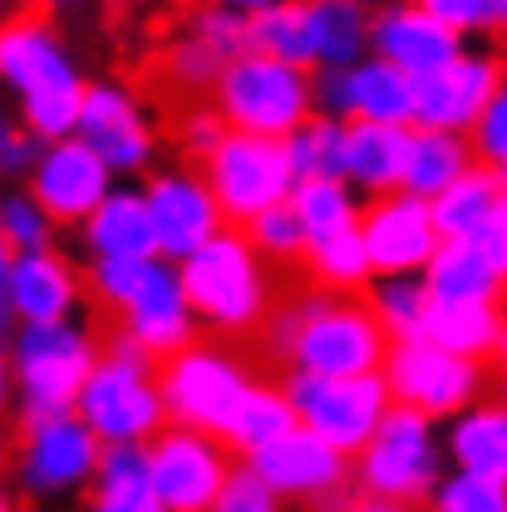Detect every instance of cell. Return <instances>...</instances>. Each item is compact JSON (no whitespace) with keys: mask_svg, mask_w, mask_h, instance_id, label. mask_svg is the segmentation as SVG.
Segmentation results:
<instances>
[{"mask_svg":"<svg viewBox=\"0 0 507 512\" xmlns=\"http://www.w3.org/2000/svg\"><path fill=\"white\" fill-rule=\"evenodd\" d=\"M256 335L261 350L291 375H365L380 370L389 350V335L370 316L365 296H335L320 286L276 301Z\"/></svg>","mask_w":507,"mask_h":512,"instance_id":"obj_1","label":"cell"},{"mask_svg":"<svg viewBox=\"0 0 507 512\" xmlns=\"http://www.w3.org/2000/svg\"><path fill=\"white\" fill-rule=\"evenodd\" d=\"M0 89L15 94L20 128H30L40 143L74 133L84 74L55 15L30 10V5L0 15Z\"/></svg>","mask_w":507,"mask_h":512,"instance_id":"obj_2","label":"cell"},{"mask_svg":"<svg viewBox=\"0 0 507 512\" xmlns=\"http://www.w3.org/2000/svg\"><path fill=\"white\" fill-rule=\"evenodd\" d=\"M173 266H178V281H183L197 330H212L217 340L256 335L266 311L276 306L271 266L252 252L242 227H217L202 247L178 256Z\"/></svg>","mask_w":507,"mask_h":512,"instance_id":"obj_3","label":"cell"},{"mask_svg":"<svg viewBox=\"0 0 507 512\" xmlns=\"http://www.w3.org/2000/svg\"><path fill=\"white\" fill-rule=\"evenodd\" d=\"M74 414L99 444H148L168 424L153 360L119 330L99 340V360L74 394Z\"/></svg>","mask_w":507,"mask_h":512,"instance_id":"obj_4","label":"cell"},{"mask_svg":"<svg viewBox=\"0 0 507 512\" xmlns=\"http://www.w3.org/2000/svg\"><path fill=\"white\" fill-rule=\"evenodd\" d=\"M94 360H99V335L79 320L15 325V335H5V370L20 419L69 414Z\"/></svg>","mask_w":507,"mask_h":512,"instance_id":"obj_5","label":"cell"},{"mask_svg":"<svg viewBox=\"0 0 507 512\" xmlns=\"http://www.w3.org/2000/svg\"><path fill=\"white\" fill-rule=\"evenodd\" d=\"M207 104L222 114V124L237 133H261V138H286L301 119L316 114L311 99V69L276 55L247 50L217 69Z\"/></svg>","mask_w":507,"mask_h":512,"instance_id":"obj_6","label":"cell"},{"mask_svg":"<svg viewBox=\"0 0 507 512\" xmlns=\"http://www.w3.org/2000/svg\"><path fill=\"white\" fill-rule=\"evenodd\" d=\"M444 468L448 463L439 424L404 404H389L375 434L350 458V483H355V493H370V498L424 503L429 488L444 478Z\"/></svg>","mask_w":507,"mask_h":512,"instance_id":"obj_7","label":"cell"},{"mask_svg":"<svg viewBox=\"0 0 507 512\" xmlns=\"http://www.w3.org/2000/svg\"><path fill=\"white\" fill-rule=\"evenodd\" d=\"M153 375H158V399H163L168 424L202 429V434H222L232 404L256 380L252 365L217 335L212 340H188L183 350L163 355L153 365Z\"/></svg>","mask_w":507,"mask_h":512,"instance_id":"obj_8","label":"cell"},{"mask_svg":"<svg viewBox=\"0 0 507 512\" xmlns=\"http://www.w3.org/2000/svg\"><path fill=\"white\" fill-rule=\"evenodd\" d=\"M493 370L498 365L439 350L419 335L389 340V350L380 360V380L389 389V404H404V409H414L434 424H444L458 409H468L473 399H483L493 389Z\"/></svg>","mask_w":507,"mask_h":512,"instance_id":"obj_9","label":"cell"},{"mask_svg":"<svg viewBox=\"0 0 507 512\" xmlns=\"http://www.w3.org/2000/svg\"><path fill=\"white\" fill-rule=\"evenodd\" d=\"M197 173H202V183H207V192H212V202H217V212H222L227 227H242L261 207L286 202V192L296 183L281 138L237 133V128H227L217 138V148L197 163Z\"/></svg>","mask_w":507,"mask_h":512,"instance_id":"obj_10","label":"cell"},{"mask_svg":"<svg viewBox=\"0 0 507 512\" xmlns=\"http://www.w3.org/2000/svg\"><path fill=\"white\" fill-rule=\"evenodd\" d=\"M286 399L296 409V424L311 429L316 439L355 458L360 444L375 434V424L389 409V389H384L380 370L365 375H286Z\"/></svg>","mask_w":507,"mask_h":512,"instance_id":"obj_11","label":"cell"},{"mask_svg":"<svg viewBox=\"0 0 507 512\" xmlns=\"http://www.w3.org/2000/svg\"><path fill=\"white\" fill-rule=\"evenodd\" d=\"M99 439L79 424V414H40L20 419V434L10 444L15 488L30 498H69L84 493L99 468Z\"/></svg>","mask_w":507,"mask_h":512,"instance_id":"obj_12","label":"cell"},{"mask_svg":"<svg viewBox=\"0 0 507 512\" xmlns=\"http://www.w3.org/2000/svg\"><path fill=\"white\" fill-rule=\"evenodd\" d=\"M237 458L217 434L183 429V424H163L148 444H143V473L148 488L158 493V503L168 512H207L212 493L222 488L227 468Z\"/></svg>","mask_w":507,"mask_h":512,"instance_id":"obj_13","label":"cell"},{"mask_svg":"<svg viewBox=\"0 0 507 512\" xmlns=\"http://www.w3.org/2000/svg\"><path fill=\"white\" fill-rule=\"evenodd\" d=\"M256 478L281 498V503H306V508H340L350 493V458L316 439L311 429H286L281 439L261 444L242 458Z\"/></svg>","mask_w":507,"mask_h":512,"instance_id":"obj_14","label":"cell"},{"mask_svg":"<svg viewBox=\"0 0 507 512\" xmlns=\"http://www.w3.org/2000/svg\"><path fill=\"white\" fill-rule=\"evenodd\" d=\"M74 138L89 143L114 178L119 173H148L153 153H158V128H153L148 104L138 99V89H128L119 79L84 84Z\"/></svg>","mask_w":507,"mask_h":512,"instance_id":"obj_15","label":"cell"},{"mask_svg":"<svg viewBox=\"0 0 507 512\" xmlns=\"http://www.w3.org/2000/svg\"><path fill=\"white\" fill-rule=\"evenodd\" d=\"M503 89V55L498 50H458L429 74L409 79V128H444L468 133L483 104Z\"/></svg>","mask_w":507,"mask_h":512,"instance_id":"obj_16","label":"cell"},{"mask_svg":"<svg viewBox=\"0 0 507 512\" xmlns=\"http://www.w3.org/2000/svg\"><path fill=\"white\" fill-rule=\"evenodd\" d=\"M109 188H114V173L74 133L40 143V153H35V163L25 173V192L45 207V217L55 227H79Z\"/></svg>","mask_w":507,"mask_h":512,"instance_id":"obj_17","label":"cell"},{"mask_svg":"<svg viewBox=\"0 0 507 512\" xmlns=\"http://www.w3.org/2000/svg\"><path fill=\"white\" fill-rule=\"evenodd\" d=\"M355 232H360V242H365V256H370L375 276H419L424 261L439 247L429 202L404 188L360 202Z\"/></svg>","mask_w":507,"mask_h":512,"instance_id":"obj_18","label":"cell"},{"mask_svg":"<svg viewBox=\"0 0 507 512\" xmlns=\"http://www.w3.org/2000/svg\"><path fill=\"white\" fill-rule=\"evenodd\" d=\"M114 330L128 335L153 365L163 355L183 350L188 340H197V320H192V306H188V296H183L178 266L168 256H148L143 281L133 286V296L114 311Z\"/></svg>","mask_w":507,"mask_h":512,"instance_id":"obj_19","label":"cell"},{"mask_svg":"<svg viewBox=\"0 0 507 512\" xmlns=\"http://www.w3.org/2000/svg\"><path fill=\"white\" fill-rule=\"evenodd\" d=\"M311 99L330 119L409 124V74L380 55H360L345 69H311Z\"/></svg>","mask_w":507,"mask_h":512,"instance_id":"obj_20","label":"cell"},{"mask_svg":"<svg viewBox=\"0 0 507 512\" xmlns=\"http://www.w3.org/2000/svg\"><path fill=\"white\" fill-rule=\"evenodd\" d=\"M143 207H148V222H153V247H158V256H168V261L188 256L217 227H227L222 212H217V202H212V192H207V183H202V173L192 163H173V168L148 173Z\"/></svg>","mask_w":507,"mask_h":512,"instance_id":"obj_21","label":"cell"},{"mask_svg":"<svg viewBox=\"0 0 507 512\" xmlns=\"http://www.w3.org/2000/svg\"><path fill=\"white\" fill-rule=\"evenodd\" d=\"M84 306V271L55 247L15 252L5 266V316L15 325L35 320H74Z\"/></svg>","mask_w":507,"mask_h":512,"instance_id":"obj_22","label":"cell"},{"mask_svg":"<svg viewBox=\"0 0 507 512\" xmlns=\"http://www.w3.org/2000/svg\"><path fill=\"white\" fill-rule=\"evenodd\" d=\"M468 40L444 30L434 15H424L414 0H380V10H370V55L389 60L394 69L429 74L444 60H453Z\"/></svg>","mask_w":507,"mask_h":512,"instance_id":"obj_23","label":"cell"},{"mask_svg":"<svg viewBox=\"0 0 507 512\" xmlns=\"http://www.w3.org/2000/svg\"><path fill=\"white\" fill-rule=\"evenodd\" d=\"M439 439H444V463L453 473L507 483V404L498 394H483L453 419H444Z\"/></svg>","mask_w":507,"mask_h":512,"instance_id":"obj_24","label":"cell"},{"mask_svg":"<svg viewBox=\"0 0 507 512\" xmlns=\"http://www.w3.org/2000/svg\"><path fill=\"white\" fill-rule=\"evenodd\" d=\"M419 340L483 360V365H498L507 345L503 301H429L419 320Z\"/></svg>","mask_w":507,"mask_h":512,"instance_id":"obj_25","label":"cell"},{"mask_svg":"<svg viewBox=\"0 0 507 512\" xmlns=\"http://www.w3.org/2000/svg\"><path fill=\"white\" fill-rule=\"evenodd\" d=\"M404 153H409V124H365L345 119V158L340 178L360 197H380L404 183Z\"/></svg>","mask_w":507,"mask_h":512,"instance_id":"obj_26","label":"cell"},{"mask_svg":"<svg viewBox=\"0 0 507 512\" xmlns=\"http://www.w3.org/2000/svg\"><path fill=\"white\" fill-rule=\"evenodd\" d=\"M84 252L89 256H158L153 247V222L143 207V188H114L94 202V212L79 222Z\"/></svg>","mask_w":507,"mask_h":512,"instance_id":"obj_27","label":"cell"},{"mask_svg":"<svg viewBox=\"0 0 507 512\" xmlns=\"http://www.w3.org/2000/svg\"><path fill=\"white\" fill-rule=\"evenodd\" d=\"M429 301H503L507 271H498L488 256L463 237H439L434 256L419 271Z\"/></svg>","mask_w":507,"mask_h":512,"instance_id":"obj_28","label":"cell"},{"mask_svg":"<svg viewBox=\"0 0 507 512\" xmlns=\"http://www.w3.org/2000/svg\"><path fill=\"white\" fill-rule=\"evenodd\" d=\"M498 212H507V173H493L483 163H473L444 192L429 197V217H434L439 237H473Z\"/></svg>","mask_w":507,"mask_h":512,"instance_id":"obj_29","label":"cell"},{"mask_svg":"<svg viewBox=\"0 0 507 512\" xmlns=\"http://www.w3.org/2000/svg\"><path fill=\"white\" fill-rule=\"evenodd\" d=\"M311 69H345L370 55V10L360 0H301Z\"/></svg>","mask_w":507,"mask_h":512,"instance_id":"obj_30","label":"cell"},{"mask_svg":"<svg viewBox=\"0 0 507 512\" xmlns=\"http://www.w3.org/2000/svg\"><path fill=\"white\" fill-rule=\"evenodd\" d=\"M286 429H296V409H291L286 389L271 380H252L242 389V399L232 404V414H227V424H222L217 439L227 444L232 458H247L261 444L281 439Z\"/></svg>","mask_w":507,"mask_h":512,"instance_id":"obj_31","label":"cell"},{"mask_svg":"<svg viewBox=\"0 0 507 512\" xmlns=\"http://www.w3.org/2000/svg\"><path fill=\"white\" fill-rule=\"evenodd\" d=\"M84 512H168L143 473V444H104Z\"/></svg>","mask_w":507,"mask_h":512,"instance_id":"obj_32","label":"cell"},{"mask_svg":"<svg viewBox=\"0 0 507 512\" xmlns=\"http://www.w3.org/2000/svg\"><path fill=\"white\" fill-rule=\"evenodd\" d=\"M473 168V148L463 133H444V128H409V153H404V183L399 188L414 197H434L444 192L458 173Z\"/></svg>","mask_w":507,"mask_h":512,"instance_id":"obj_33","label":"cell"},{"mask_svg":"<svg viewBox=\"0 0 507 512\" xmlns=\"http://www.w3.org/2000/svg\"><path fill=\"white\" fill-rule=\"evenodd\" d=\"M306 242H320V237H335V232H350L360 222V192L350 188L345 178H296L291 192H286Z\"/></svg>","mask_w":507,"mask_h":512,"instance_id":"obj_34","label":"cell"},{"mask_svg":"<svg viewBox=\"0 0 507 512\" xmlns=\"http://www.w3.org/2000/svg\"><path fill=\"white\" fill-rule=\"evenodd\" d=\"M301 271L306 281L320 286V291H335V296H360L375 276L370 256H365V242L360 232H335V237H320V242H306L301 252Z\"/></svg>","mask_w":507,"mask_h":512,"instance_id":"obj_35","label":"cell"},{"mask_svg":"<svg viewBox=\"0 0 507 512\" xmlns=\"http://www.w3.org/2000/svg\"><path fill=\"white\" fill-rule=\"evenodd\" d=\"M286 158L296 178H340V158H345V119L311 114L291 128L286 138Z\"/></svg>","mask_w":507,"mask_h":512,"instance_id":"obj_36","label":"cell"},{"mask_svg":"<svg viewBox=\"0 0 507 512\" xmlns=\"http://www.w3.org/2000/svg\"><path fill=\"white\" fill-rule=\"evenodd\" d=\"M370 316L380 320V330L389 340H409L419 335V320H424V306H429V291L419 276H370V286L360 291Z\"/></svg>","mask_w":507,"mask_h":512,"instance_id":"obj_37","label":"cell"},{"mask_svg":"<svg viewBox=\"0 0 507 512\" xmlns=\"http://www.w3.org/2000/svg\"><path fill=\"white\" fill-rule=\"evenodd\" d=\"M252 25V50L276 55V60L306 64L311 69V45H306V5L301 0H271L256 15H247Z\"/></svg>","mask_w":507,"mask_h":512,"instance_id":"obj_38","label":"cell"},{"mask_svg":"<svg viewBox=\"0 0 507 512\" xmlns=\"http://www.w3.org/2000/svg\"><path fill=\"white\" fill-rule=\"evenodd\" d=\"M242 237L252 242V252L266 261V266H301V252H306V232L291 212V202H271L261 207L256 217L242 222Z\"/></svg>","mask_w":507,"mask_h":512,"instance_id":"obj_39","label":"cell"},{"mask_svg":"<svg viewBox=\"0 0 507 512\" xmlns=\"http://www.w3.org/2000/svg\"><path fill=\"white\" fill-rule=\"evenodd\" d=\"M0 237H5L10 256L40 252V247H55V222L25 188H5L0 192Z\"/></svg>","mask_w":507,"mask_h":512,"instance_id":"obj_40","label":"cell"},{"mask_svg":"<svg viewBox=\"0 0 507 512\" xmlns=\"http://www.w3.org/2000/svg\"><path fill=\"white\" fill-rule=\"evenodd\" d=\"M419 508L424 512H507V483L444 468V478L429 488V498Z\"/></svg>","mask_w":507,"mask_h":512,"instance_id":"obj_41","label":"cell"},{"mask_svg":"<svg viewBox=\"0 0 507 512\" xmlns=\"http://www.w3.org/2000/svg\"><path fill=\"white\" fill-rule=\"evenodd\" d=\"M188 35L217 60H237L252 50V25L242 10H222V5H192V20H188Z\"/></svg>","mask_w":507,"mask_h":512,"instance_id":"obj_42","label":"cell"},{"mask_svg":"<svg viewBox=\"0 0 507 512\" xmlns=\"http://www.w3.org/2000/svg\"><path fill=\"white\" fill-rule=\"evenodd\" d=\"M143 266L148 256H89V271H84V296H94L109 316L133 296V286L143 281Z\"/></svg>","mask_w":507,"mask_h":512,"instance_id":"obj_43","label":"cell"},{"mask_svg":"<svg viewBox=\"0 0 507 512\" xmlns=\"http://www.w3.org/2000/svg\"><path fill=\"white\" fill-rule=\"evenodd\" d=\"M424 15H434L453 35H503L507 0H414Z\"/></svg>","mask_w":507,"mask_h":512,"instance_id":"obj_44","label":"cell"},{"mask_svg":"<svg viewBox=\"0 0 507 512\" xmlns=\"http://www.w3.org/2000/svg\"><path fill=\"white\" fill-rule=\"evenodd\" d=\"M207 512H286V503L256 478L252 468L237 458L232 468H227V478H222V488L212 493V503Z\"/></svg>","mask_w":507,"mask_h":512,"instance_id":"obj_45","label":"cell"},{"mask_svg":"<svg viewBox=\"0 0 507 512\" xmlns=\"http://www.w3.org/2000/svg\"><path fill=\"white\" fill-rule=\"evenodd\" d=\"M468 148H473V163L493 168V173H507V89H498L483 114L468 124Z\"/></svg>","mask_w":507,"mask_h":512,"instance_id":"obj_46","label":"cell"},{"mask_svg":"<svg viewBox=\"0 0 507 512\" xmlns=\"http://www.w3.org/2000/svg\"><path fill=\"white\" fill-rule=\"evenodd\" d=\"M217 69H222V60H217V55H207L192 35H183V40L163 55V79H168L178 94H202V99H207V89H212Z\"/></svg>","mask_w":507,"mask_h":512,"instance_id":"obj_47","label":"cell"},{"mask_svg":"<svg viewBox=\"0 0 507 512\" xmlns=\"http://www.w3.org/2000/svg\"><path fill=\"white\" fill-rule=\"evenodd\" d=\"M178 148L188 153L192 163H202L212 148H217V138L227 133V124H222V114L207 104V99H197V104H188V109H178Z\"/></svg>","mask_w":507,"mask_h":512,"instance_id":"obj_48","label":"cell"},{"mask_svg":"<svg viewBox=\"0 0 507 512\" xmlns=\"http://www.w3.org/2000/svg\"><path fill=\"white\" fill-rule=\"evenodd\" d=\"M35 153H40V138L30 128H5L0 133V173L5 178H25L30 163H35Z\"/></svg>","mask_w":507,"mask_h":512,"instance_id":"obj_49","label":"cell"},{"mask_svg":"<svg viewBox=\"0 0 507 512\" xmlns=\"http://www.w3.org/2000/svg\"><path fill=\"white\" fill-rule=\"evenodd\" d=\"M335 512H424L419 503H394V498H370V493H355L345 498Z\"/></svg>","mask_w":507,"mask_h":512,"instance_id":"obj_50","label":"cell"},{"mask_svg":"<svg viewBox=\"0 0 507 512\" xmlns=\"http://www.w3.org/2000/svg\"><path fill=\"white\" fill-rule=\"evenodd\" d=\"M30 10H45V15H60V10H84V5H94V0H25Z\"/></svg>","mask_w":507,"mask_h":512,"instance_id":"obj_51","label":"cell"},{"mask_svg":"<svg viewBox=\"0 0 507 512\" xmlns=\"http://www.w3.org/2000/svg\"><path fill=\"white\" fill-rule=\"evenodd\" d=\"M188 5H222V10H242V15H256L261 5H271V0H188Z\"/></svg>","mask_w":507,"mask_h":512,"instance_id":"obj_52","label":"cell"},{"mask_svg":"<svg viewBox=\"0 0 507 512\" xmlns=\"http://www.w3.org/2000/svg\"><path fill=\"white\" fill-rule=\"evenodd\" d=\"M5 266H10V247H5V237H0V320H10L5 316Z\"/></svg>","mask_w":507,"mask_h":512,"instance_id":"obj_53","label":"cell"},{"mask_svg":"<svg viewBox=\"0 0 507 512\" xmlns=\"http://www.w3.org/2000/svg\"><path fill=\"white\" fill-rule=\"evenodd\" d=\"M10 409V370H5V350H0V414Z\"/></svg>","mask_w":507,"mask_h":512,"instance_id":"obj_54","label":"cell"},{"mask_svg":"<svg viewBox=\"0 0 507 512\" xmlns=\"http://www.w3.org/2000/svg\"><path fill=\"white\" fill-rule=\"evenodd\" d=\"M0 512H20V503H15V493L0 483Z\"/></svg>","mask_w":507,"mask_h":512,"instance_id":"obj_55","label":"cell"},{"mask_svg":"<svg viewBox=\"0 0 507 512\" xmlns=\"http://www.w3.org/2000/svg\"><path fill=\"white\" fill-rule=\"evenodd\" d=\"M10 463V439H5V429H0V468Z\"/></svg>","mask_w":507,"mask_h":512,"instance_id":"obj_56","label":"cell"},{"mask_svg":"<svg viewBox=\"0 0 507 512\" xmlns=\"http://www.w3.org/2000/svg\"><path fill=\"white\" fill-rule=\"evenodd\" d=\"M5 335H10V320H0V350H5Z\"/></svg>","mask_w":507,"mask_h":512,"instance_id":"obj_57","label":"cell"},{"mask_svg":"<svg viewBox=\"0 0 507 512\" xmlns=\"http://www.w3.org/2000/svg\"><path fill=\"white\" fill-rule=\"evenodd\" d=\"M15 10V0H0V15H10Z\"/></svg>","mask_w":507,"mask_h":512,"instance_id":"obj_58","label":"cell"},{"mask_svg":"<svg viewBox=\"0 0 507 512\" xmlns=\"http://www.w3.org/2000/svg\"><path fill=\"white\" fill-rule=\"evenodd\" d=\"M5 128H10V119H5V109H0V133H5Z\"/></svg>","mask_w":507,"mask_h":512,"instance_id":"obj_59","label":"cell"},{"mask_svg":"<svg viewBox=\"0 0 507 512\" xmlns=\"http://www.w3.org/2000/svg\"><path fill=\"white\" fill-rule=\"evenodd\" d=\"M360 5H365V10H370V5H380V0H360Z\"/></svg>","mask_w":507,"mask_h":512,"instance_id":"obj_60","label":"cell"}]
</instances>
